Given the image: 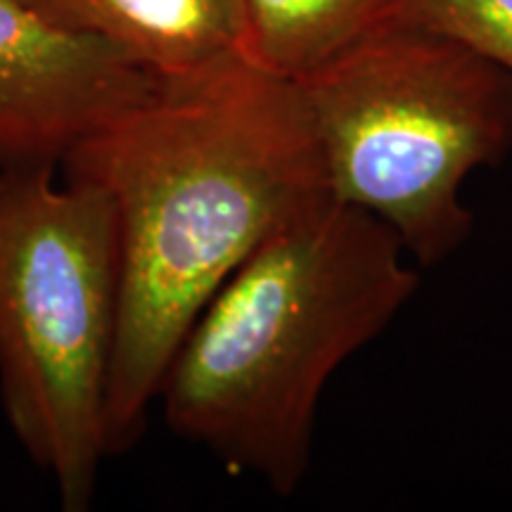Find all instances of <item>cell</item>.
<instances>
[{
    "mask_svg": "<svg viewBox=\"0 0 512 512\" xmlns=\"http://www.w3.org/2000/svg\"><path fill=\"white\" fill-rule=\"evenodd\" d=\"M60 169L105 192L117 226L119 325L110 456L145 430L178 344L254 247L328 192L294 79L249 55L155 81Z\"/></svg>",
    "mask_w": 512,
    "mask_h": 512,
    "instance_id": "1",
    "label": "cell"
},
{
    "mask_svg": "<svg viewBox=\"0 0 512 512\" xmlns=\"http://www.w3.org/2000/svg\"><path fill=\"white\" fill-rule=\"evenodd\" d=\"M418 283L392 228L320 192L192 320L159 387L166 427L290 496L330 377L382 335Z\"/></svg>",
    "mask_w": 512,
    "mask_h": 512,
    "instance_id": "2",
    "label": "cell"
},
{
    "mask_svg": "<svg viewBox=\"0 0 512 512\" xmlns=\"http://www.w3.org/2000/svg\"><path fill=\"white\" fill-rule=\"evenodd\" d=\"M325 188L434 266L463 245L460 190L512 150V74L396 17L297 79Z\"/></svg>",
    "mask_w": 512,
    "mask_h": 512,
    "instance_id": "3",
    "label": "cell"
},
{
    "mask_svg": "<svg viewBox=\"0 0 512 512\" xmlns=\"http://www.w3.org/2000/svg\"><path fill=\"white\" fill-rule=\"evenodd\" d=\"M117 325L119 247L105 192L60 166L0 169V401L64 512L91 510L110 458Z\"/></svg>",
    "mask_w": 512,
    "mask_h": 512,
    "instance_id": "4",
    "label": "cell"
},
{
    "mask_svg": "<svg viewBox=\"0 0 512 512\" xmlns=\"http://www.w3.org/2000/svg\"><path fill=\"white\" fill-rule=\"evenodd\" d=\"M152 86L136 64L55 24L31 0H0V169L62 166Z\"/></svg>",
    "mask_w": 512,
    "mask_h": 512,
    "instance_id": "5",
    "label": "cell"
},
{
    "mask_svg": "<svg viewBox=\"0 0 512 512\" xmlns=\"http://www.w3.org/2000/svg\"><path fill=\"white\" fill-rule=\"evenodd\" d=\"M67 31L93 38L155 81L247 55L245 0H31Z\"/></svg>",
    "mask_w": 512,
    "mask_h": 512,
    "instance_id": "6",
    "label": "cell"
},
{
    "mask_svg": "<svg viewBox=\"0 0 512 512\" xmlns=\"http://www.w3.org/2000/svg\"><path fill=\"white\" fill-rule=\"evenodd\" d=\"M401 8L403 0H245L247 55L297 81L392 22Z\"/></svg>",
    "mask_w": 512,
    "mask_h": 512,
    "instance_id": "7",
    "label": "cell"
},
{
    "mask_svg": "<svg viewBox=\"0 0 512 512\" xmlns=\"http://www.w3.org/2000/svg\"><path fill=\"white\" fill-rule=\"evenodd\" d=\"M399 17L456 38L512 74V0H403Z\"/></svg>",
    "mask_w": 512,
    "mask_h": 512,
    "instance_id": "8",
    "label": "cell"
}]
</instances>
